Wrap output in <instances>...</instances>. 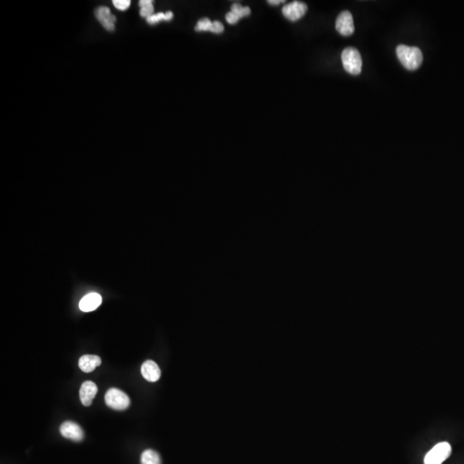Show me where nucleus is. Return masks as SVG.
Instances as JSON below:
<instances>
[{"instance_id":"nucleus-8","label":"nucleus","mask_w":464,"mask_h":464,"mask_svg":"<svg viewBox=\"0 0 464 464\" xmlns=\"http://www.w3.org/2000/svg\"><path fill=\"white\" fill-rule=\"evenodd\" d=\"M95 16L108 31H113L115 27L116 17L111 13L110 9L107 6H99L95 10Z\"/></svg>"},{"instance_id":"nucleus-15","label":"nucleus","mask_w":464,"mask_h":464,"mask_svg":"<svg viewBox=\"0 0 464 464\" xmlns=\"http://www.w3.org/2000/svg\"><path fill=\"white\" fill-rule=\"evenodd\" d=\"M172 18L173 12L169 11L166 13L158 12V13L154 14L148 18H146V22H148L149 25H153L161 21H170V20H172Z\"/></svg>"},{"instance_id":"nucleus-19","label":"nucleus","mask_w":464,"mask_h":464,"mask_svg":"<svg viewBox=\"0 0 464 464\" xmlns=\"http://www.w3.org/2000/svg\"><path fill=\"white\" fill-rule=\"evenodd\" d=\"M225 19H226L227 22H229V25H235L240 20L239 17L236 16L235 14L231 12V11H229L226 14Z\"/></svg>"},{"instance_id":"nucleus-12","label":"nucleus","mask_w":464,"mask_h":464,"mask_svg":"<svg viewBox=\"0 0 464 464\" xmlns=\"http://www.w3.org/2000/svg\"><path fill=\"white\" fill-rule=\"evenodd\" d=\"M102 364V359L97 355H84L79 360V366L84 373H91Z\"/></svg>"},{"instance_id":"nucleus-2","label":"nucleus","mask_w":464,"mask_h":464,"mask_svg":"<svg viewBox=\"0 0 464 464\" xmlns=\"http://www.w3.org/2000/svg\"><path fill=\"white\" fill-rule=\"evenodd\" d=\"M343 66L352 75H359L362 70V58L359 52L354 48H346L341 54Z\"/></svg>"},{"instance_id":"nucleus-14","label":"nucleus","mask_w":464,"mask_h":464,"mask_svg":"<svg viewBox=\"0 0 464 464\" xmlns=\"http://www.w3.org/2000/svg\"><path fill=\"white\" fill-rule=\"evenodd\" d=\"M138 6L141 7L140 15L142 17L148 18L154 15L153 1L151 0H141L138 2Z\"/></svg>"},{"instance_id":"nucleus-3","label":"nucleus","mask_w":464,"mask_h":464,"mask_svg":"<svg viewBox=\"0 0 464 464\" xmlns=\"http://www.w3.org/2000/svg\"><path fill=\"white\" fill-rule=\"evenodd\" d=\"M105 403L112 409L123 411L129 407L130 398L121 389L112 388L106 392Z\"/></svg>"},{"instance_id":"nucleus-16","label":"nucleus","mask_w":464,"mask_h":464,"mask_svg":"<svg viewBox=\"0 0 464 464\" xmlns=\"http://www.w3.org/2000/svg\"><path fill=\"white\" fill-rule=\"evenodd\" d=\"M231 12L235 14L236 16L239 17V19L244 16H249L250 15V9L248 7H243L240 4H233L231 6Z\"/></svg>"},{"instance_id":"nucleus-5","label":"nucleus","mask_w":464,"mask_h":464,"mask_svg":"<svg viewBox=\"0 0 464 464\" xmlns=\"http://www.w3.org/2000/svg\"><path fill=\"white\" fill-rule=\"evenodd\" d=\"M335 28L338 32L343 36H349L354 32V18L351 12L344 11L338 16L335 22Z\"/></svg>"},{"instance_id":"nucleus-18","label":"nucleus","mask_w":464,"mask_h":464,"mask_svg":"<svg viewBox=\"0 0 464 464\" xmlns=\"http://www.w3.org/2000/svg\"><path fill=\"white\" fill-rule=\"evenodd\" d=\"M113 5L119 11H127L131 6L130 0H113Z\"/></svg>"},{"instance_id":"nucleus-10","label":"nucleus","mask_w":464,"mask_h":464,"mask_svg":"<svg viewBox=\"0 0 464 464\" xmlns=\"http://www.w3.org/2000/svg\"><path fill=\"white\" fill-rule=\"evenodd\" d=\"M141 374L146 380L154 383L161 377V370L156 362L147 360L141 366Z\"/></svg>"},{"instance_id":"nucleus-21","label":"nucleus","mask_w":464,"mask_h":464,"mask_svg":"<svg viewBox=\"0 0 464 464\" xmlns=\"http://www.w3.org/2000/svg\"><path fill=\"white\" fill-rule=\"evenodd\" d=\"M267 3L270 4V5H280L281 3H285L284 0H269L267 1Z\"/></svg>"},{"instance_id":"nucleus-7","label":"nucleus","mask_w":464,"mask_h":464,"mask_svg":"<svg viewBox=\"0 0 464 464\" xmlns=\"http://www.w3.org/2000/svg\"><path fill=\"white\" fill-rule=\"evenodd\" d=\"M60 432L63 437L75 442L84 439V432L81 427L73 421H65L60 426Z\"/></svg>"},{"instance_id":"nucleus-6","label":"nucleus","mask_w":464,"mask_h":464,"mask_svg":"<svg viewBox=\"0 0 464 464\" xmlns=\"http://www.w3.org/2000/svg\"><path fill=\"white\" fill-rule=\"evenodd\" d=\"M307 10L308 7L306 4L299 2V1H293L292 3L287 4L284 6L282 12H283L285 17L290 21L294 22L305 16V13L307 12Z\"/></svg>"},{"instance_id":"nucleus-1","label":"nucleus","mask_w":464,"mask_h":464,"mask_svg":"<svg viewBox=\"0 0 464 464\" xmlns=\"http://www.w3.org/2000/svg\"><path fill=\"white\" fill-rule=\"evenodd\" d=\"M397 55L402 65L409 71L417 70L423 61L422 52L416 47L399 45L397 48Z\"/></svg>"},{"instance_id":"nucleus-13","label":"nucleus","mask_w":464,"mask_h":464,"mask_svg":"<svg viewBox=\"0 0 464 464\" xmlns=\"http://www.w3.org/2000/svg\"><path fill=\"white\" fill-rule=\"evenodd\" d=\"M141 464H162L159 454L153 450H146L141 457Z\"/></svg>"},{"instance_id":"nucleus-11","label":"nucleus","mask_w":464,"mask_h":464,"mask_svg":"<svg viewBox=\"0 0 464 464\" xmlns=\"http://www.w3.org/2000/svg\"><path fill=\"white\" fill-rule=\"evenodd\" d=\"M102 304L101 295L96 292L84 296L79 302V309L84 312H90L100 306Z\"/></svg>"},{"instance_id":"nucleus-4","label":"nucleus","mask_w":464,"mask_h":464,"mask_svg":"<svg viewBox=\"0 0 464 464\" xmlns=\"http://www.w3.org/2000/svg\"><path fill=\"white\" fill-rule=\"evenodd\" d=\"M451 446L449 443L437 444L425 456V464H442L451 456Z\"/></svg>"},{"instance_id":"nucleus-17","label":"nucleus","mask_w":464,"mask_h":464,"mask_svg":"<svg viewBox=\"0 0 464 464\" xmlns=\"http://www.w3.org/2000/svg\"><path fill=\"white\" fill-rule=\"evenodd\" d=\"M213 25H214V22H211L210 19L206 18V17H204V18L200 19V21L197 22V25L195 26V30L196 31H212V29H213Z\"/></svg>"},{"instance_id":"nucleus-20","label":"nucleus","mask_w":464,"mask_h":464,"mask_svg":"<svg viewBox=\"0 0 464 464\" xmlns=\"http://www.w3.org/2000/svg\"><path fill=\"white\" fill-rule=\"evenodd\" d=\"M224 26H223L221 22L215 21V22H214L213 29H212V31H211V32L215 33V34H220V33L224 31Z\"/></svg>"},{"instance_id":"nucleus-9","label":"nucleus","mask_w":464,"mask_h":464,"mask_svg":"<svg viewBox=\"0 0 464 464\" xmlns=\"http://www.w3.org/2000/svg\"><path fill=\"white\" fill-rule=\"evenodd\" d=\"M98 386L91 381H86L82 384L79 390V397L84 406L89 407L92 403L96 395L98 393Z\"/></svg>"}]
</instances>
